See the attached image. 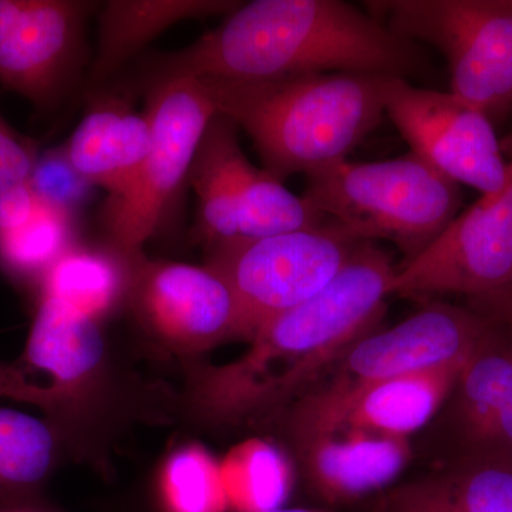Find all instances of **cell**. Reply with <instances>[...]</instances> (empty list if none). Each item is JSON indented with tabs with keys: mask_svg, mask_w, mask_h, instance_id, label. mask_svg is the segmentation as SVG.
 I'll list each match as a JSON object with an SVG mask.
<instances>
[{
	"mask_svg": "<svg viewBox=\"0 0 512 512\" xmlns=\"http://www.w3.org/2000/svg\"><path fill=\"white\" fill-rule=\"evenodd\" d=\"M396 272L375 242H357L338 275L266 320L244 355L217 366L187 362L185 414L208 429L271 427L350 345L376 330Z\"/></svg>",
	"mask_w": 512,
	"mask_h": 512,
	"instance_id": "1",
	"label": "cell"
},
{
	"mask_svg": "<svg viewBox=\"0 0 512 512\" xmlns=\"http://www.w3.org/2000/svg\"><path fill=\"white\" fill-rule=\"evenodd\" d=\"M429 67L419 43L340 0L239 3L218 28L174 53L141 60L127 93L178 79L266 80L316 73L406 79Z\"/></svg>",
	"mask_w": 512,
	"mask_h": 512,
	"instance_id": "2",
	"label": "cell"
},
{
	"mask_svg": "<svg viewBox=\"0 0 512 512\" xmlns=\"http://www.w3.org/2000/svg\"><path fill=\"white\" fill-rule=\"evenodd\" d=\"M387 76L316 73L266 80L200 79L217 113L244 128L279 181L346 160L379 126ZM197 80V79H195Z\"/></svg>",
	"mask_w": 512,
	"mask_h": 512,
	"instance_id": "3",
	"label": "cell"
},
{
	"mask_svg": "<svg viewBox=\"0 0 512 512\" xmlns=\"http://www.w3.org/2000/svg\"><path fill=\"white\" fill-rule=\"evenodd\" d=\"M302 198L355 242H393L403 264L423 254L456 220L460 185L410 151L377 163L326 165L306 174Z\"/></svg>",
	"mask_w": 512,
	"mask_h": 512,
	"instance_id": "4",
	"label": "cell"
},
{
	"mask_svg": "<svg viewBox=\"0 0 512 512\" xmlns=\"http://www.w3.org/2000/svg\"><path fill=\"white\" fill-rule=\"evenodd\" d=\"M23 360L49 377L52 409L46 419L55 424L64 450L99 453L127 413L103 322L40 295Z\"/></svg>",
	"mask_w": 512,
	"mask_h": 512,
	"instance_id": "5",
	"label": "cell"
},
{
	"mask_svg": "<svg viewBox=\"0 0 512 512\" xmlns=\"http://www.w3.org/2000/svg\"><path fill=\"white\" fill-rule=\"evenodd\" d=\"M487 328L488 319L470 305L431 303L393 328L373 330L350 345L318 383L274 421V429L308 426L383 380L460 365Z\"/></svg>",
	"mask_w": 512,
	"mask_h": 512,
	"instance_id": "6",
	"label": "cell"
},
{
	"mask_svg": "<svg viewBox=\"0 0 512 512\" xmlns=\"http://www.w3.org/2000/svg\"><path fill=\"white\" fill-rule=\"evenodd\" d=\"M370 15L396 35L439 49L450 93L493 123L512 113V0H382Z\"/></svg>",
	"mask_w": 512,
	"mask_h": 512,
	"instance_id": "7",
	"label": "cell"
},
{
	"mask_svg": "<svg viewBox=\"0 0 512 512\" xmlns=\"http://www.w3.org/2000/svg\"><path fill=\"white\" fill-rule=\"evenodd\" d=\"M237 131L229 117L215 114L188 174L198 197V229L207 249L322 227L325 217L265 168L249 163Z\"/></svg>",
	"mask_w": 512,
	"mask_h": 512,
	"instance_id": "8",
	"label": "cell"
},
{
	"mask_svg": "<svg viewBox=\"0 0 512 512\" xmlns=\"http://www.w3.org/2000/svg\"><path fill=\"white\" fill-rule=\"evenodd\" d=\"M151 147L136 177L103 211L109 247L130 261L143 258L175 192L190 174L192 161L212 117L217 114L198 80L178 79L147 90Z\"/></svg>",
	"mask_w": 512,
	"mask_h": 512,
	"instance_id": "9",
	"label": "cell"
},
{
	"mask_svg": "<svg viewBox=\"0 0 512 512\" xmlns=\"http://www.w3.org/2000/svg\"><path fill=\"white\" fill-rule=\"evenodd\" d=\"M357 242L332 222L208 249L207 265L237 299L242 340L279 313L308 301L338 275Z\"/></svg>",
	"mask_w": 512,
	"mask_h": 512,
	"instance_id": "10",
	"label": "cell"
},
{
	"mask_svg": "<svg viewBox=\"0 0 512 512\" xmlns=\"http://www.w3.org/2000/svg\"><path fill=\"white\" fill-rule=\"evenodd\" d=\"M484 316L483 339L461 367L440 412L413 443L414 456L429 467L512 466V332Z\"/></svg>",
	"mask_w": 512,
	"mask_h": 512,
	"instance_id": "11",
	"label": "cell"
},
{
	"mask_svg": "<svg viewBox=\"0 0 512 512\" xmlns=\"http://www.w3.org/2000/svg\"><path fill=\"white\" fill-rule=\"evenodd\" d=\"M128 305L158 348L192 362L229 340H242L241 312L224 278L210 266L134 264Z\"/></svg>",
	"mask_w": 512,
	"mask_h": 512,
	"instance_id": "12",
	"label": "cell"
},
{
	"mask_svg": "<svg viewBox=\"0 0 512 512\" xmlns=\"http://www.w3.org/2000/svg\"><path fill=\"white\" fill-rule=\"evenodd\" d=\"M384 113L423 158L458 185L493 195L507 180L503 144L487 116L453 93L420 89L400 77L384 87Z\"/></svg>",
	"mask_w": 512,
	"mask_h": 512,
	"instance_id": "13",
	"label": "cell"
},
{
	"mask_svg": "<svg viewBox=\"0 0 512 512\" xmlns=\"http://www.w3.org/2000/svg\"><path fill=\"white\" fill-rule=\"evenodd\" d=\"M501 144L511 156L503 188L481 195L423 254L400 265L392 295L470 298L512 281V134Z\"/></svg>",
	"mask_w": 512,
	"mask_h": 512,
	"instance_id": "14",
	"label": "cell"
},
{
	"mask_svg": "<svg viewBox=\"0 0 512 512\" xmlns=\"http://www.w3.org/2000/svg\"><path fill=\"white\" fill-rule=\"evenodd\" d=\"M99 2L0 0V84L35 104L55 107L84 59V26Z\"/></svg>",
	"mask_w": 512,
	"mask_h": 512,
	"instance_id": "15",
	"label": "cell"
},
{
	"mask_svg": "<svg viewBox=\"0 0 512 512\" xmlns=\"http://www.w3.org/2000/svg\"><path fill=\"white\" fill-rule=\"evenodd\" d=\"M464 363L372 384L353 394L322 419L299 429L279 431V437L285 450L340 431H362L412 440L413 434L426 429L440 412Z\"/></svg>",
	"mask_w": 512,
	"mask_h": 512,
	"instance_id": "16",
	"label": "cell"
},
{
	"mask_svg": "<svg viewBox=\"0 0 512 512\" xmlns=\"http://www.w3.org/2000/svg\"><path fill=\"white\" fill-rule=\"evenodd\" d=\"M306 487L328 505L355 503L392 487L414 457L413 441L340 431L289 448Z\"/></svg>",
	"mask_w": 512,
	"mask_h": 512,
	"instance_id": "17",
	"label": "cell"
},
{
	"mask_svg": "<svg viewBox=\"0 0 512 512\" xmlns=\"http://www.w3.org/2000/svg\"><path fill=\"white\" fill-rule=\"evenodd\" d=\"M92 106L66 146L77 171L104 188L109 200L119 197L136 177L151 147L146 114L131 109L128 96L97 90Z\"/></svg>",
	"mask_w": 512,
	"mask_h": 512,
	"instance_id": "18",
	"label": "cell"
},
{
	"mask_svg": "<svg viewBox=\"0 0 512 512\" xmlns=\"http://www.w3.org/2000/svg\"><path fill=\"white\" fill-rule=\"evenodd\" d=\"M229 0H113L100 6L97 45L89 70L93 92L107 86L165 29L187 19L224 15Z\"/></svg>",
	"mask_w": 512,
	"mask_h": 512,
	"instance_id": "19",
	"label": "cell"
},
{
	"mask_svg": "<svg viewBox=\"0 0 512 512\" xmlns=\"http://www.w3.org/2000/svg\"><path fill=\"white\" fill-rule=\"evenodd\" d=\"M369 512H512V466L430 467L377 494Z\"/></svg>",
	"mask_w": 512,
	"mask_h": 512,
	"instance_id": "20",
	"label": "cell"
},
{
	"mask_svg": "<svg viewBox=\"0 0 512 512\" xmlns=\"http://www.w3.org/2000/svg\"><path fill=\"white\" fill-rule=\"evenodd\" d=\"M138 261V259H137ZM136 261L116 249L74 245L40 282V295L52 296L83 315L104 322L128 301Z\"/></svg>",
	"mask_w": 512,
	"mask_h": 512,
	"instance_id": "21",
	"label": "cell"
},
{
	"mask_svg": "<svg viewBox=\"0 0 512 512\" xmlns=\"http://www.w3.org/2000/svg\"><path fill=\"white\" fill-rule=\"evenodd\" d=\"M64 451L52 421L0 407V504L42 497Z\"/></svg>",
	"mask_w": 512,
	"mask_h": 512,
	"instance_id": "22",
	"label": "cell"
},
{
	"mask_svg": "<svg viewBox=\"0 0 512 512\" xmlns=\"http://www.w3.org/2000/svg\"><path fill=\"white\" fill-rule=\"evenodd\" d=\"M293 461L284 448L252 440L232 450L221 464L229 505L235 511L284 507L293 485Z\"/></svg>",
	"mask_w": 512,
	"mask_h": 512,
	"instance_id": "23",
	"label": "cell"
},
{
	"mask_svg": "<svg viewBox=\"0 0 512 512\" xmlns=\"http://www.w3.org/2000/svg\"><path fill=\"white\" fill-rule=\"evenodd\" d=\"M74 245L73 217L36 201L22 224L0 229V266L18 281L40 285Z\"/></svg>",
	"mask_w": 512,
	"mask_h": 512,
	"instance_id": "24",
	"label": "cell"
},
{
	"mask_svg": "<svg viewBox=\"0 0 512 512\" xmlns=\"http://www.w3.org/2000/svg\"><path fill=\"white\" fill-rule=\"evenodd\" d=\"M157 490L164 512L231 511L221 464L197 443L168 454L158 471Z\"/></svg>",
	"mask_w": 512,
	"mask_h": 512,
	"instance_id": "25",
	"label": "cell"
},
{
	"mask_svg": "<svg viewBox=\"0 0 512 512\" xmlns=\"http://www.w3.org/2000/svg\"><path fill=\"white\" fill-rule=\"evenodd\" d=\"M37 154L0 116V229L15 227L35 207L30 177Z\"/></svg>",
	"mask_w": 512,
	"mask_h": 512,
	"instance_id": "26",
	"label": "cell"
},
{
	"mask_svg": "<svg viewBox=\"0 0 512 512\" xmlns=\"http://www.w3.org/2000/svg\"><path fill=\"white\" fill-rule=\"evenodd\" d=\"M94 185L74 168L66 147L53 148L37 157L30 177L36 201L74 218L92 200Z\"/></svg>",
	"mask_w": 512,
	"mask_h": 512,
	"instance_id": "27",
	"label": "cell"
},
{
	"mask_svg": "<svg viewBox=\"0 0 512 512\" xmlns=\"http://www.w3.org/2000/svg\"><path fill=\"white\" fill-rule=\"evenodd\" d=\"M0 397L33 404L46 414L52 409V394L49 387L28 379L22 369L0 360Z\"/></svg>",
	"mask_w": 512,
	"mask_h": 512,
	"instance_id": "28",
	"label": "cell"
},
{
	"mask_svg": "<svg viewBox=\"0 0 512 512\" xmlns=\"http://www.w3.org/2000/svg\"><path fill=\"white\" fill-rule=\"evenodd\" d=\"M467 305L497 320L512 332V281L495 291L470 296Z\"/></svg>",
	"mask_w": 512,
	"mask_h": 512,
	"instance_id": "29",
	"label": "cell"
},
{
	"mask_svg": "<svg viewBox=\"0 0 512 512\" xmlns=\"http://www.w3.org/2000/svg\"><path fill=\"white\" fill-rule=\"evenodd\" d=\"M0 512H63L47 503L42 497L10 501L0 504Z\"/></svg>",
	"mask_w": 512,
	"mask_h": 512,
	"instance_id": "30",
	"label": "cell"
},
{
	"mask_svg": "<svg viewBox=\"0 0 512 512\" xmlns=\"http://www.w3.org/2000/svg\"><path fill=\"white\" fill-rule=\"evenodd\" d=\"M228 512H329L326 510H322V508H303V507H296V508H276V510H269V511H235L231 510Z\"/></svg>",
	"mask_w": 512,
	"mask_h": 512,
	"instance_id": "31",
	"label": "cell"
}]
</instances>
